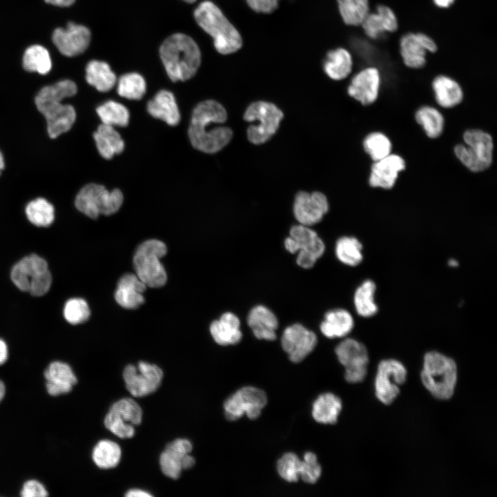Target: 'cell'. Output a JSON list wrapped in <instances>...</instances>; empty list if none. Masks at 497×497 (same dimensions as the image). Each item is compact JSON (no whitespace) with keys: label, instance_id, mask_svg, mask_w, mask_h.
Returning <instances> with one entry per match:
<instances>
[{"label":"cell","instance_id":"cell-1","mask_svg":"<svg viewBox=\"0 0 497 497\" xmlns=\"http://www.w3.org/2000/svg\"><path fill=\"white\" fill-rule=\"evenodd\" d=\"M227 113L219 102L208 99L199 103L193 109L188 135L191 145L206 153L221 150L231 140L233 131L222 126Z\"/></svg>","mask_w":497,"mask_h":497},{"label":"cell","instance_id":"cell-2","mask_svg":"<svg viewBox=\"0 0 497 497\" xmlns=\"http://www.w3.org/2000/svg\"><path fill=\"white\" fill-rule=\"evenodd\" d=\"M77 91L75 83L69 79L59 81L42 88L35 98L38 110L46 120L47 132L52 139L68 131L76 119V112L70 104H64V98L74 96Z\"/></svg>","mask_w":497,"mask_h":497},{"label":"cell","instance_id":"cell-3","mask_svg":"<svg viewBox=\"0 0 497 497\" xmlns=\"http://www.w3.org/2000/svg\"><path fill=\"white\" fill-rule=\"evenodd\" d=\"M159 55L166 73L173 81L193 77L201 64V52L196 42L183 33H175L162 43Z\"/></svg>","mask_w":497,"mask_h":497},{"label":"cell","instance_id":"cell-4","mask_svg":"<svg viewBox=\"0 0 497 497\" xmlns=\"http://www.w3.org/2000/svg\"><path fill=\"white\" fill-rule=\"evenodd\" d=\"M197 24L213 39L216 50L228 55L240 50L242 38L222 11L213 2L205 1L194 11Z\"/></svg>","mask_w":497,"mask_h":497},{"label":"cell","instance_id":"cell-5","mask_svg":"<svg viewBox=\"0 0 497 497\" xmlns=\"http://www.w3.org/2000/svg\"><path fill=\"white\" fill-rule=\"evenodd\" d=\"M458 377L456 362L438 351H429L423 358L420 378L424 387L436 398L447 400L454 395Z\"/></svg>","mask_w":497,"mask_h":497},{"label":"cell","instance_id":"cell-6","mask_svg":"<svg viewBox=\"0 0 497 497\" xmlns=\"http://www.w3.org/2000/svg\"><path fill=\"white\" fill-rule=\"evenodd\" d=\"M167 252L165 244L155 239L148 240L137 248L133 257L136 275L147 286L161 287L167 280V275L159 259Z\"/></svg>","mask_w":497,"mask_h":497},{"label":"cell","instance_id":"cell-7","mask_svg":"<svg viewBox=\"0 0 497 497\" xmlns=\"http://www.w3.org/2000/svg\"><path fill=\"white\" fill-rule=\"evenodd\" d=\"M10 277L19 289L34 296L46 294L52 283V276L46 261L36 254H31L19 260L12 267Z\"/></svg>","mask_w":497,"mask_h":497},{"label":"cell","instance_id":"cell-8","mask_svg":"<svg viewBox=\"0 0 497 497\" xmlns=\"http://www.w3.org/2000/svg\"><path fill=\"white\" fill-rule=\"evenodd\" d=\"M465 144L454 147L459 161L469 170L480 172L492 163L494 142L491 136L480 129H469L463 134Z\"/></svg>","mask_w":497,"mask_h":497},{"label":"cell","instance_id":"cell-9","mask_svg":"<svg viewBox=\"0 0 497 497\" xmlns=\"http://www.w3.org/2000/svg\"><path fill=\"white\" fill-rule=\"evenodd\" d=\"M124 201L117 188L109 191L101 184L90 183L83 186L76 195L77 209L86 216L96 219L99 215H110L119 211Z\"/></svg>","mask_w":497,"mask_h":497},{"label":"cell","instance_id":"cell-10","mask_svg":"<svg viewBox=\"0 0 497 497\" xmlns=\"http://www.w3.org/2000/svg\"><path fill=\"white\" fill-rule=\"evenodd\" d=\"M283 117L282 111L271 102L257 101L251 104L244 114L245 121L255 123L247 128L249 142L254 144L266 142L277 130Z\"/></svg>","mask_w":497,"mask_h":497},{"label":"cell","instance_id":"cell-11","mask_svg":"<svg viewBox=\"0 0 497 497\" xmlns=\"http://www.w3.org/2000/svg\"><path fill=\"white\" fill-rule=\"evenodd\" d=\"M284 247L291 253L298 252L296 263L304 269L313 267L324 252L325 246L318 233L309 226H293L289 236L284 240Z\"/></svg>","mask_w":497,"mask_h":497},{"label":"cell","instance_id":"cell-12","mask_svg":"<svg viewBox=\"0 0 497 497\" xmlns=\"http://www.w3.org/2000/svg\"><path fill=\"white\" fill-rule=\"evenodd\" d=\"M142 409L133 398H124L114 402L104 418V425L120 438H130L135 435V425L142 420Z\"/></svg>","mask_w":497,"mask_h":497},{"label":"cell","instance_id":"cell-13","mask_svg":"<svg viewBox=\"0 0 497 497\" xmlns=\"http://www.w3.org/2000/svg\"><path fill=\"white\" fill-rule=\"evenodd\" d=\"M267 404L266 393L257 387L240 388L224 403V414L230 421L237 420L246 415L251 420L257 419Z\"/></svg>","mask_w":497,"mask_h":497},{"label":"cell","instance_id":"cell-14","mask_svg":"<svg viewBox=\"0 0 497 497\" xmlns=\"http://www.w3.org/2000/svg\"><path fill=\"white\" fill-rule=\"evenodd\" d=\"M344 367V378L350 383L362 382L367 376L369 362L368 351L362 342L351 338L344 339L335 349Z\"/></svg>","mask_w":497,"mask_h":497},{"label":"cell","instance_id":"cell-15","mask_svg":"<svg viewBox=\"0 0 497 497\" xmlns=\"http://www.w3.org/2000/svg\"><path fill=\"white\" fill-rule=\"evenodd\" d=\"M404 364L395 359L382 360L378 366L375 379L377 398L384 405L391 404L400 393V387L407 380Z\"/></svg>","mask_w":497,"mask_h":497},{"label":"cell","instance_id":"cell-16","mask_svg":"<svg viewBox=\"0 0 497 497\" xmlns=\"http://www.w3.org/2000/svg\"><path fill=\"white\" fill-rule=\"evenodd\" d=\"M163 371L154 364L140 361L137 366L128 364L123 378L126 389L134 397H144L155 392L160 386Z\"/></svg>","mask_w":497,"mask_h":497},{"label":"cell","instance_id":"cell-17","mask_svg":"<svg viewBox=\"0 0 497 497\" xmlns=\"http://www.w3.org/2000/svg\"><path fill=\"white\" fill-rule=\"evenodd\" d=\"M193 449L191 442L185 438H177L168 443L159 457L162 473L172 479H177L184 469L195 465V459L190 454Z\"/></svg>","mask_w":497,"mask_h":497},{"label":"cell","instance_id":"cell-18","mask_svg":"<svg viewBox=\"0 0 497 497\" xmlns=\"http://www.w3.org/2000/svg\"><path fill=\"white\" fill-rule=\"evenodd\" d=\"M318 338L315 333L300 324L286 327L281 338V345L290 360L302 361L315 349Z\"/></svg>","mask_w":497,"mask_h":497},{"label":"cell","instance_id":"cell-19","mask_svg":"<svg viewBox=\"0 0 497 497\" xmlns=\"http://www.w3.org/2000/svg\"><path fill=\"white\" fill-rule=\"evenodd\" d=\"M91 34L84 26L70 22L66 28H56L52 33V41L64 56L75 57L83 53L88 47Z\"/></svg>","mask_w":497,"mask_h":497},{"label":"cell","instance_id":"cell-20","mask_svg":"<svg viewBox=\"0 0 497 497\" xmlns=\"http://www.w3.org/2000/svg\"><path fill=\"white\" fill-rule=\"evenodd\" d=\"M329 210L327 197L320 192L297 193L293 203V214L300 224L312 226L320 222Z\"/></svg>","mask_w":497,"mask_h":497},{"label":"cell","instance_id":"cell-21","mask_svg":"<svg viewBox=\"0 0 497 497\" xmlns=\"http://www.w3.org/2000/svg\"><path fill=\"white\" fill-rule=\"evenodd\" d=\"M400 54L405 64L412 68H420L426 62V52L437 50L435 42L422 33H409L400 40Z\"/></svg>","mask_w":497,"mask_h":497},{"label":"cell","instance_id":"cell-22","mask_svg":"<svg viewBox=\"0 0 497 497\" xmlns=\"http://www.w3.org/2000/svg\"><path fill=\"white\" fill-rule=\"evenodd\" d=\"M380 76L377 68L369 67L357 73L348 86L349 96L362 105H369L378 98Z\"/></svg>","mask_w":497,"mask_h":497},{"label":"cell","instance_id":"cell-23","mask_svg":"<svg viewBox=\"0 0 497 497\" xmlns=\"http://www.w3.org/2000/svg\"><path fill=\"white\" fill-rule=\"evenodd\" d=\"M404 159L396 154L388 156L374 162L371 168L369 185L390 189L393 187L400 172L405 169Z\"/></svg>","mask_w":497,"mask_h":497},{"label":"cell","instance_id":"cell-24","mask_svg":"<svg viewBox=\"0 0 497 497\" xmlns=\"http://www.w3.org/2000/svg\"><path fill=\"white\" fill-rule=\"evenodd\" d=\"M46 389L52 396L69 393L77 382L71 367L61 361L51 362L44 371Z\"/></svg>","mask_w":497,"mask_h":497},{"label":"cell","instance_id":"cell-25","mask_svg":"<svg viewBox=\"0 0 497 497\" xmlns=\"http://www.w3.org/2000/svg\"><path fill=\"white\" fill-rule=\"evenodd\" d=\"M146 287L136 274H125L118 282L115 293V300L125 309H137L144 302L142 293L146 291Z\"/></svg>","mask_w":497,"mask_h":497},{"label":"cell","instance_id":"cell-26","mask_svg":"<svg viewBox=\"0 0 497 497\" xmlns=\"http://www.w3.org/2000/svg\"><path fill=\"white\" fill-rule=\"evenodd\" d=\"M147 111L153 117L165 121L170 126H176L181 116L174 95L166 90H159L147 103Z\"/></svg>","mask_w":497,"mask_h":497},{"label":"cell","instance_id":"cell-27","mask_svg":"<svg viewBox=\"0 0 497 497\" xmlns=\"http://www.w3.org/2000/svg\"><path fill=\"white\" fill-rule=\"evenodd\" d=\"M247 324L256 338L269 341L274 340L276 338L275 331L278 327L277 319L267 307L263 305L253 307L248 315Z\"/></svg>","mask_w":497,"mask_h":497},{"label":"cell","instance_id":"cell-28","mask_svg":"<svg viewBox=\"0 0 497 497\" xmlns=\"http://www.w3.org/2000/svg\"><path fill=\"white\" fill-rule=\"evenodd\" d=\"M240 327L239 318L233 313L226 312L211 324L210 332L213 340L220 345L236 344L242 338Z\"/></svg>","mask_w":497,"mask_h":497},{"label":"cell","instance_id":"cell-29","mask_svg":"<svg viewBox=\"0 0 497 497\" xmlns=\"http://www.w3.org/2000/svg\"><path fill=\"white\" fill-rule=\"evenodd\" d=\"M354 320L351 314L343 309L328 311L320 329L328 338H344L353 329Z\"/></svg>","mask_w":497,"mask_h":497},{"label":"cell","instance_id":"cell-30","mask_svg":"<svg viewBox=\"0 0 497 497\" xmlns=\"http://www.w3.org/2000/svg\"><path fill=\"white\" fill-rule=\"evenodd\" d=\"M98 152L102 157L110 159L124 149V142L113 126L100 124L93 134Z\"/></svg>","mask_w":497,"mask_h":497},{"label":"cell","instance_id":"cell-31","mask_svg":"<svg viewBox=\"0 0 497 497\" xmlns=\"http://www.w3.org/2000/svg\"><path fill=\"white\" fill-rule=\"evenodd\" d=\"M432 88L437 103L443 108H453L462 101L463 92L461 87L449 77H436L432 82Z\"/></svg>","mask_w":497,"mask_h":497},{"label":"cell","instance_id":"cell-32","mask_svg":"<svg viewBox=\"0 0 497 497\" xmlns=\"http://www.w3.org/2000/svg\"><path fill=\"white\" fill-rule=\"evenodd\" d=\"M342 408L341 399L332 393H324L319 396L313 404L312 416L321 424L333 425Z\"/></svg>","mask_w":497,"mask_h":497},{"label":"cell","instance_id":"cell-33","mask_svg":"<svg viewBox=\"0 0 497 497\" xmlns=\"http://www.w3.org/2000/svg\"><path fill=\"white\" fill-rule=\"evenodd\" d=\"M353 60L351 54L344 48L330 50L324 61V70L333 80H342L351 72Z\"/></svg>","mask_w":497,"mask_h":497},{"label":"cell","instance_id":"cell-34","mask_svg":"<svg viewBox=\"0 0 497 497\" xmlns=\"http://www.w3.org/2000/svg\"><path fill=\"white\" fill-rule=\"evenodd\" d=\"M86 79L88 84L102 92L110 90L117 81L116 75L110 66L97 60H92L87 64Z\"/></svg>","mask_w":497,"mask_h":497},{"label":"cell","instance_id":"cell-35","mask_svg":"<svg viewBox=\"0 0 497 497\" xmlns=\"http://www.w3.org/2000/svg\"><path fill=\"white\" fill-rule=\"evenodd\" d=\"M376 285L371 280H364L355 290L353 302L357 313L363 318L376 315L378 306L375 301Z\"/></svg>","mask_w":497,"mask_h":497},{"label":"cell","instance_id":"cell-36","mask_svg":"<svg viewBox=\"0 0 497 497\" xmlns=\"http://www.w3.org/2000/svg\"><path fill=\"white\" fill-rule=\"evenodd\" d=\"M121 457L119 445L110 440H101L94 447L92 458L94 463L101 469H108L115 467Z\"/></svg>","mask_w":497,"mask_h":497},{"label":"cell","instance_id":"cell-37","mask_svg":"<svg viewBox=\"0 0 497 497\" xmlns=\"http://www.w3.org/2000/svg\"><path fill=\"white\" fill-rule=\"evenodd\" d=\"M23 66L29 72L46 75L52 68L51 58L48 50L41 45L28 47L23 57Z\"/></svg>","mask_w":497,"mask_h":497},{"label":"cell","instance_id":"cell-38","mask_svg":"<svg viewBox=\"0 0 497 497\" xmlns=\"http://www.w3.org/2000/svg\"><path fill=\"white\" fill-rule=\"evenodd\" d=\"M335 255L342 263L351 266H357L363 260L362 245L354 237H342L336 242Z\"/></svg>","mask_w":497,"mask_h":497},{"label":"cell","instance_id":"cell-39","mask_svg":"<svg viewBox=\"0 0 497 497\" xmlns=\"http://www.w3.org/2000/svg\"><path fill=\"white\" fill-rule=\"evenodd\" d=\"M96 112L102 124L109 126L125 127L129 122L130 114L123 104L109 100L99 106Z\"/></svg>","mask_w":497,"mask_h":497},{"label":"cell","instance_id":"cell-40","mask_svg":"<svg viewBox=\"0 0 497 497\" xmlns=\"http://www.w3.org/2000/svg\"><path fill=\"white\" fill-rule=\"evenodd\" d=\"M418 124L430 138L438 137L443 131L444 117L440 112L431 106H422L415 114Z\"/></svg>","mask_w":497,"mask_h":497},{"label":"cell","instance_id":"cell-41","mask_svg":"<svg viewBox=\"0 0 497 497\" xmlns=\"http://www.w3.org/2000/svg\"><path fill=\"white\" fill-rule=\"evenodd\" d=\"M340 14L349 26L361 25L369 13L368 0H337Z\"/></svg>","mask_w":497,"mask_h":497},{"label":"cell","instance_id":"cell-42","mask_svg":"<svg viewBox=\"0 0 497 497\" xmlns=\"http://www.w3.org/2000/svg\"><path fill=\"white\" fill-rule=\"evenodd\" d=\"M28 220L37 226H50L55 219L54 206L44 198H37L30 202L26 207Z\"/></svg>","mask_w":497,"mask_h":497},{"label":"cell","instance_id":"cell-43","mask_svg":"<svg viewBox=\"0 0 497 497\" xmlns=\"http://www.w3.org/2000/svg\"><path fill=\"white\" fill-rule=\"evenodd\" d=\"M146 84L144 77L137 72H129L121 76L117 82V93L130 100H139L144 95Z\"/></svg>","mask_w":497,"mask_h":497},{"label":"cell","instance_id":"cell-44","mask_svg":"<svg viewBox=\"0 0 497 497\" xmlns=\"http://www.w3.org/2000/svg\"><path fill=\"white\" fill-rule=\"evenodd\" d=\"M363 146L373 162L388 156L392 149L390 139L380 132L369 134L363 141Z\"/></svg>","mask_w":497,"mask_h":497},{"label":"cell","instance_id":"cell-45","mask_svg":"<svg viewBox=\"0 0 497 497\" xmlns=\"http://www.w3.org/2000/svg\"><path fill=\"white\" fill-rule=\"evenodd\" d=\"M302 460L294 453L284 454L277 462L280 476L286 482L296 483L300 478Z\"/></svg>","mask_w":497,"mask_h":497},{"label":"cell","instance_id":"cell-46","mask_svg":"<svg viewBox=\"0 0 497 497\" xmlns=\"http://www.w3.org/2000/svg\"><path fill=\"white\" fill-rule=\"evenodd\" d=\"M90 312L87 302L81 298L68 300L64 308V316L67 322L77 324L86 322Z\"/></svg>","mask_w":497,"mask_h":497},{"label":"cell","instance_id":"cell-47","mask_svg":"<svg viewBox=\"0 0 497 497\" xmlns=\"http://www.w3.org/2000/svg\"><path fill=\"white\" fill-rule=\"evenodd\" d=\"M322 468L317 456L311 451L305 453L302 460L300 478L304 483L315 484L320 478Z\"/></svg>","mask_w":497,"mask_h":497},{"label":"cell","instance_id":"cell-48","mask_svg":"<svg viewBox=\"0 0 497 497\" xmlns=\"http://www.w3.org/2000/svg\"><path fill=\"white\" fill-rule=\"evenodd\" d=\"M361 26L366 35L372 39H376L386 32L383 22L377 12L369 13Z\"/></svg>","mask_w":497,"mask_h":497},{"label":"cell","instance_id":"cell-49","mask_svg":"<svg viewBox=\"0 0 497 497\" xmlns=\"http://www.w3.org/2000/svg\"><path fill=\"white\" fill-rule=\"evenodd\" d=\"M20 496L22 497H44L48 496V492L39 481L29 480L23 483Z\"/></svg>","mask_w":497,"mask_h":497},{"label":"cell","instance_id":"cell-50","mask_svg":"<svg viewBox=\"0 0 497 497\" xmlns=\"http://www.w3.org/2000/svg\"><path fill=\"white\" fill-rule=\"evenodd\" d=\"M377 13L380 15L386 32H394L398 28V21L394 12L389 7L380 5L377 8Z\"/></svg>","mask_w":497,"mask_h":497},{"label":"cell","instance_id":"cell-51","mask_svg":"<svg viewBox=\"0 0 497 497\" xmlns=\"http://www.w3.org/2000/svg\"><path fill=\"white\" fill-rule=\"evenodd\" d=\"M248 6L260 13H271L278 6L280 0H246Z\"/></svg>","mask_w":497,"mask_h":497},{"label":"cell","instance_id":"cell-52","mask_svg":"<svg viewBox=\"0 0 497 497\" xmlns=\"http://www.w3.org/2000/svg\"><path fill=\"white\" fill-rule=\"evenodd\" d=\"M125 496L126 497H151L153 495L147 491L140 489H132L128 490Z\"/></svg>","mask_w":497,"mask_h":497},{"label":"cell","instance_id":"cell-53","mask_svg":"<svg viewBox=\"0 0 497 497\" xmlns=\"http://www.w3.org/2000/svg\"><path fill=\"white\" fill-rule=\"evenodd\" d=\"M8 352L6 343L0 339V365L4 364L8 359Z\"/></svg>","mask_w":497,"mask_h":497},{"label":"cell","instance_id":"cell-54","mask_svg":"<svg viewBox=\"0 0 497 497\" xmlns=\"http://www.w3.org/2000/svg\"><path fill=\"white\" fill-rule=\"evenodd\" d=\"M45 1L54 6L67 7L72 5L75 0H45Z\"/></svg>","mask_w":497,"mask_h":497},{"label":"cell","instance_id":"cell-55","mask_svg":"<svg viewBox=\"0 0 497 497\" xmlns=\"http://www.w3.org/2000/svg\"><path fill=\"white\" fill-rule=\"evenodd\" d=\"M455 0H433L435 4L440 8H447L451 6Z\"/></svg>","mask_w":497,"mask_h":497},{"label":"cell","instance_id":"cell-56","mask_svg":"<svg viewBox=\"0 0 497 497\" xmlns=\"http://www.w3.org/2000/svg\"><path fill=\"white\" fill-rule=\"evenodd\" d=\"M6 394V385L2 380H0V402L3 399Z\"/></svg>","mask_w":497,"mask_h":497},{"label":"cell","instance_id":"cell-57","mask_svg":"<svg viewBox=\"0 0 497 497\" xmlns=\"http://www.w3.org/2000/svg\"><path fill=\"white\" fill-rule=\"evenodd\" d=\"M5 166V162H4V158L2 153L0 151V175L1 170L4 168Z\"/></svg>","mask_w":497,"mask_h":497},{"label":"cell","instance_id":"cell-58","mask_svg":"<svg viewBox=\"0 0 497 497\" xmlns=\"http://www.w3.org/2000/svg\"><path fill=\"white\" fill-rule=\"evenodd\" d=\"M448 264L451 267H455L458 265V262L454 259L449 260Z\"/></svg>","mask_w":497,"mask_h":497},{"label":"cell","instance_id":"cell-59","mask_svg":"<svg viewBox=\"0 0 497 497\" xmlns=\"http://www.w3.org/2000/svg\"><path fill=\"white\" fill-rule=\"evenodd\" d=\"M183 1H186V2H187V3H193V2H195L196 0H183Z\"/></svg>","mask_w":497,"mask_h":497}]
</instances>
